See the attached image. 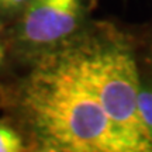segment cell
Segmentation results:
<instances>
[{"mask_svg":"<svg viewBox=\"0 0 152 152\" xmlns=\"http://www.w3.org/2000/svg\"><path fill=\"white\" fill-rule=\"evenodd\" d=\"M17 106L37 151L127 152L65 45L39 54Z\"/></svg>","mask_w":152,"mask_h":152,"instance_id":"1","label":"cell"},{"mask_svg":"<svg viewBox=\"0 0 152 152\" xmlns=\"http://www.w3.org/2000/svg\"><path fill=\"white\" fill-rule=\"evenodd\" d=\"M64 45L127 152H152V140L138 110L141 79L125 38L113 30H102L85 35L76 34Z\"/></svg>","mask_w":152,"mask_h":152,"instance_id":"2","label":"cell"},{"mask_svg":"<svg viewBox=\"0 0 152 152\" xmlns=\"http://www.w3.org/2000/svg\"><path fill=\"white\" fill-rule=\"evenodd\" d=\"M86 0H30L23 9L18 38L39 54L62 47L76 35Z\"/></svg>","mask_w":152,"mask_h":152,"instance_id":"3","label":"cell"},{"mask_svg":"<svg viewBox=\"0 0 152 152\" xmlns=\"http://www.w3.org/2000/svg\"><path fill=\"white\" fill-rule=\"evenodd\" d=\"M138 110L142 124L152 140V85L149 83H141L138 94Z\"/></svg>","mask_w":152,"mask_h":152,"instance_id":"4","label":"cell"},{"mask_svg":"<svg viewBox=\"0 0 152 152\" xmlns=\"http://www.w3.org/2000/svg\"><path fill=\"white\" fill-rule=\"evenodd\" d=\"M24 149L21 135L10 125L0 123V152H18Z\"/></svg>","mask_w":152,"mask_h":152,"instance_id":"5","label":"cell"},{"mask_svg":"<svg viewBox=\"0 0 152 152\" xmlns=\"http://www.w3.org/2000/svg\"><path fill=\"white\" fill-rule=\"evenodd\" d=\"M3 58H4V51H3V47L0 45V62H1Z\"/></svg>","mask_w":152,"mask_h":152,"instance_id":"6","label":"cell"}]
</instances>
